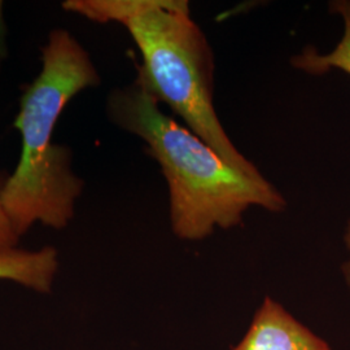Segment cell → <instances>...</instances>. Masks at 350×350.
<instances>
[{
  "label": "cell",
  "instance_id": "6",
  "mask_svg": "<svg viewBox=\"0 0 350 350\" xmlns=\"http://www.w3.org/2000/svg\"><path fill=\"white\" fill-rule=\"evenodd\" d=\"M332 8L344 21V33L336 47L329 53H319L309 47L292 59L296 69L310 75H325L331 69H338L350 75V1H336Z\"/></svg>",
  "mask_w": 350,
  "mask_h": 350
},
{
  "label": "cell",
  "instance_id": "3",
  "mask_svg": "<svg viewBox=\"0 0 350 350\" xmlns=\"http://www.w3.org/2000/svg\"><path fill=\"white\" fill-rule=\"evenodd\" d=\"M125 26L142 55L135 86L166 104L230 165L262 176L232 144L215 113L212 50L191 18L187 1L153 0Z\"/></svg>",
  "mask_w": 350,
  "mask_h": 350
},
{
  "label": "cell",
  "instance_id": "2",
  "mask_svg": "<svg viewBox=\"0 0 350 350\" xmlns=\"http://www.w3.org/2000/svg\"><path fill=\"white\" fill-rule=\"evenodd\" d=\"M100 83L86 50L70 33L53 30L42 47V70L27 86L14 120L21 156L1 191V202L17 234L37 222L64 228L75 215L83 182L72 170V150L52 142L56 122L77 94Z\"/></svg>",
  "mask_w": 350,
  "mask_h": 350
},
{
  "label": "cell",
  "instance_id": "1",
  "mask_svg": "<svg viewBox=\"0 0 350 350\" xmlns=\"http://www.w3.org/2000/svg\"><path fill=\"white\" fill-rule=\"evenodd\" d=\"M113 121L143 139L166 178L175 235L200 240L214 227L241 224L250 206L282 212L286 200L263 176L234 167L200 137L160 109L137 88L114 90L108 100Z\"/></svg>",
  "mask_w": 350,
  "mask_h": 350
},
{
  "label": "cell",
  "instance_id": "5",
  "mask_svg": "<svg viewBox=\"0 0 350 350\" xmlns=\"http://www.w3.org/2000/svg\"><path fill=\"white\" fill-rule=\"evenodd\" d=\"M57 267V252L52 247L31 252L18 248L0 250V279L37 292H50Z\"/></svg>",
  "mask_w": 350,
  "mask_h": 350
},
{
  "label": "cell",
  "instance_id": "8",
  "mask_svg": "<svg viewBox=\"0 0 350 350\" xmlns=\"http://www.w3.org/2000/svg\"><path fill=\"white\" fill-rule=\"evenodd\" d=\"M345 244H347V248L349 250L350 252V219L349 222H348V226H347V231H345ZM342 273H344V278H345V282H347V284H348V287L350 289V258L347 261V262L344 263V266H342Z\"/></svg>",
  "mask_w": 350,
  "mask_h": 350
},
{
  "label": "cell",
  "instance_id": "7",
  "mask_svg": "<svg viewBox=\"0 0 350 350\" xmlns=\"http://www.w3.org/2000/svg\"><path fill=\"white\" fill-rule=\"evenodd\" d=\"M7 178H8V175L0 172V250H14L17 247L18 240L21 238L17 234L11 219L8 218L7 213L4 211L3 202H1V191H3Z\"/></svg>",
  "mask_w": 350,
  "mask_h": 350
},
{
  "label": "cell",
  "instance_id": "4",
  "mask_svg": "<svg viewBox=\"0 0 350 350\" xmlns=\"http://www.w3.org/2000/svg\"><path fill=\"white\" fill-rule=\"evenodd\" d=\"M232 350H331L271 299L263 301L250 331Z\"/></svg>",
  "mask_w": 350,
  "mask_h": 350
}]
</instances>
